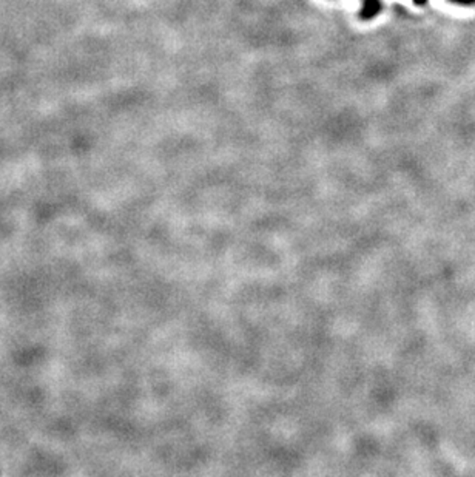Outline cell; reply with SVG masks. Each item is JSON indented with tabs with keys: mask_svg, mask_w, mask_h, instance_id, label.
Listing matches in <instances>:
<instances>
[{
	"mask_svg": "<svg viewBox=\"0 0 475 477\" xmlns=\"http://www.w3.org/2000/svg\"><path fill=\"white\" fill-rule=\"evenodd\" d=\"M451 2L460 3V5H474L475 0H451Z\"/></svg>",
	"mask_w": 475,
	"mask_h": 477,
	"instance_id": "obj_2",
	"label": "cell"
},
{
	"mask_svg": "<svg viewBox=\"0 0 475 477\" xmlns=\"http://www.w3.org/2000/svg\"><path fill=\"white\" fill-rule=\"evenodd\" d=\"M414 2H415L417 5H424V3L428 2V0H414Z\"/></svg>",
	"mask_w": 475,
	"mask_h": 477,
	"instance_id": "obj_3",
	"label": "cell"
},
{
	"mask_svg": "<svg viewBox=\"0 0 475 477\" xmlns=\"http://www.w3.org/2000/svg\"><path fill=\"white\" fill-rule=\"evenodd\" d=\"M379 10H382V3H379V0H364L360 16L367 21V19L375 17L379 12Z\"/></svg>",
	"mask_w": 475,
	"mask_h": 477,
	"instance_id": "obj_1",
	"label": "cell"
}]
</instances>
